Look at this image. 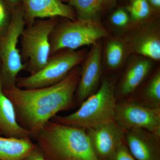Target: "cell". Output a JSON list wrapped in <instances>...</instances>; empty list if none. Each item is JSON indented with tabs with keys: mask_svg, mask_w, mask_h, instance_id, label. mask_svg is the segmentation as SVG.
<instances>
[{
	"mask_svg": "<svg viewBox=\"0 0 160 160\" xmlns=\"http://www.w3.org/2000/svg\"><path fill=\"white\" fill-rule=\"evenodd\" d=\"M80 71L77 66L59 82L46 87L24 89L15 86L3 89L14 105L19 124L30 132L32 138L58 112L73 106Z\"/></svg>",
	"mask_w": 160,
	"mask_h": 160,
	"instance_id": "cell-1",
	"label": "cell"
},
{
	"mask_svg": "<svg viewBox=\"0 0 160 160\" xmlns=\"http://www.w3.org/2000/svg\"><path fill=\"white\" fill-rule=\"evenodd\" d=\"M34 139L46 160H100L85 129L50 120Z\"/></svg>",
	"mask_w": 160,
	"mask_h": 160,
	"instance_id": "cell-2",
	"label": "cell"
},
{
	"mask_svg": "<svg viewBox=\"0 0 160 160\" xmlns=\"http://www.w3.org/2000/svg\"><path fill=\"white\" fill-rule=\"evenodd\" d=\"M115 83L104 78L98 90L83 101L76 111L65 116L56 115L51 120L85 129L113 121L117 103Z\"/></svg>",
	"mask_w": 160,
	"mask_h": 160,
	"instance_id": "cell-3",
	"label": "cell"
},
{
	"mask_svg": "<svg viewBox=\"0 0 160 160\" xmlns=\"http://www.w3.org/2000/svg\"><path fill=\"white\" fill-rule=\"evenodd\" d=\"M109 34L98 21L76 19L58 22L49 38L50 56L60 50H75L82 46L94 45Z\"/></svg>",
	"mask_w": 160,
	"mask_h": 160,
	"instance_id": "cell-4",
	"label": "cell"
},
{
	"mask_svg": "<svg viewBox=\"0 0 160 160\" xmlns=\"http://www.w3.org/2000/svg\"><path fill=\"white\" fill-rule=\"evenodd\" d=\"M58 18L38 19L25 26L20 36L21 53L25 70L29 75L37 72L50 56L49 38Z\"/></svg>",
	"mask_w": 160,
	"mask_h": 160,
	"instance_id": "cell-5",
	"label": "cell"
},
{
	"mask_svg": "<svg viewBox=\"0 0 160 160\" xmlns=\"http://www.w3.org/2000/svg\"><path fill=\"white\" fill-rule=\"evenodd\" d=\"M25 26L23 9L20 4L13 9L9 28L0 37V78L3 89L16 86L19 73L25 70L18 46Z\"/></svg>",
	"mask_w": 160,
	"mask_h": 160,
	"instance_id": "cell-6",
	"label": "cell"
},
{
	"mask_svg": "<svg viewBox=\"0 0 160 160\" xmlns=\"http://www.w3.org/2000/svg\"><path fill=\"white\" fill-rule=\"evenodd\" d=\"M84 50H60L52 55L45 66L37 72L18 77L16 86L24 89H36L52 86L63 79L86 58Z\"/></svg>",
	"mask_w": 160,
	"mask_h": 160,
	"instance_id": "cell-7",
	"label": "cell"
},
{
	"mask_svg": "<svg viewBox=\"0 0 160 160\" xmlns=\"http://www.w3.org/2000/svg\"><path fill=\"white\" fill-rule=\"evenodd\" d=\"M114 120L126 130L144 129L160 136V108L123 100L117 103Z\"/></svg>",
	"mask_w": 160,
	"mask_h": 160,
	"instance_id": "cell-8",
	"label": "cell"
},
{
	"mask_svg": "<svg viewBox=\"0 0 160 160\" xmlns=\"http://www.w3.org/2000/svg\"><path fill=\"white\" fill-rule=\"evenodd\" d=\"M93 150L100 160H107L125 141L126 130L115 120L86 129Z\"/></svg>",
	"mask_w": 160,
	"mask_h": 160,
	"instance_id": "cell-9",
	"label": "cell"
},
{
	"mask_svg": "<svg viewBox=\"0 0 160 160\" xmlns=\"http://www.w3.org/2000/svg\"><path fill=\"white\" fill-rule=\"evenodd\" d=\"M102 47L98 42L92 47L82 62L76 92L78 102L81 104L97 88L102 74Z\"/></svg>",
	"mask_w": 160,
	"mask_h": 160,
	"instance_id": "cell-10",
	"label": "cell"
},
{
	"mask_svg": "<svg viewBox=\"0 0 160 160\" xmlns=\"http://www.w3.org/2000/svg\"><path fill=\"white\" fill-rule=\"evenodd\" d=\"M26 26L36 20L63 18L74 20L75 14L70 5L60 0H21Z\"/></svg>",
	"mask_w": 160,
	"mask_h": 160,
	"instance_id": "cell-11",
	"label": "cell"
},
{
	"mask_svg": "<svg viewBox=\"0 0 160 160\" xmlns=\"http://www.w3.org/2000/svg\"><path fill=\"white\" fill-rule=\"evenodd\" d=\"M125 142L137 160H160V136L144 129L126 130Z\"/></svg>",
	"mask_w": 160,
	"mask_h": 160,
	"instance_id": "cell-12",
	"label": "cell"
},
{
	"mask_svg": "<svg viewBox=\"0 0 160 160\" xmlns=\"http://www.w3.org/2000/svg\"><path fill=\"white\" fill-rule=\"evenodd\" d=\"M151 66V62L144 58L132 62L126 69L115 92L117 100L120 99L122 101L130 98L147 77Z\"/></svg>",
	"mask_w": 160,
	"mask_h": 160,
	"instance_id": "cell-13",
	"label": "cell"
},
{
	"mask_svg": "<svg viewBox=\"0 0 160 160\" xmlns=\"http://www.w3.org/2000/svg\"><path fill=\"white\" fill-rule=\"evenodd\" d=\"M0 132L6 137L32 138L30 132L20 126L14 105L3 91L0 78Z\"/></svg>",
	"mask_w": 160,
	"mask_h": 160,
	"instance_id": "cell-14",
	"label": "cell"
},
{
	"mask_svg": "<svg viewBox=\"0 0 160 160\" xmlns=\"http://www.w3.org/2000/svg\"><path fill=\"white\" fill-rule=\"evenodd\" d=\"M37 146L32 138H17L0 135V160H25Z\"/></svg>",
	"mask_w": 160,
	"mask_h": 160,
	"instance_id": "cell-15",
	"label": "cell"
},
{
	"mask_svg": "<svg viewBox=\"0 0 160 160\" xmlns=\"http://www.w3.org/2000/svg\"><path fill=\"white\" fill-rule=\"evenodd\" d=\"M112 0H69V5L76 9L78 19L98 21Z\"/></svg>",
	"mask_w": 160,
	"mask_h": 160,
	"instance_id": "cell-16",
	"label": "cell"
},
{
	"mask_svg": "<svg viewBox=\"0 0 160 160\" xmlns=\"http://www.w3.org/2000/svg\"><path fill=\"white\" fill-rule=\"evenodd\" d=\"M131 100L150 108H160V70L150 78L138 98Z\"/></svg>",
	"mask_w": 160,
	"mask_h": 160,
	"instance_id": "cell-17",
	"label": "cell"
},
{
	"mask_svg": "<svg viewBox=\"0 0 160 160\" xmlns=\"http://www.w3.org/2000/svg\"><path fill=\"white\" fill-rule=\"evenodd\" d=\"M134 49L139 54L151 59H160V39L155 33H146L136 40Z\"/></svg>",
	"mask_w": 160,
	"mask_h": 160,
	"instance_id": "cell-18",
	"label": "cell"
},
{
	"mask_svg": "<svg viewBox=\"0 0 160 160\" xmlns=\"http://www.w3.org/2000/svg\"><path fill=\"white\" fill-rule=\"evenodd\" d=\"M126 53V49L122 42L117 39L109 41L106 45V65L111 70L120 68L122 64Z\"/></svg>",
	"mask_w": 160,
	"mask_h": 160,
	"instance_id": "cell-19",
	"label": "cell"
},
{
	"mask_svg": "<svg viewBox=\"0 0 160 160\" xmlns=\"http://www.w3.org/2000/svg\"><path fill=\"white\" fill-rule=\"evenodd\" d=\"M132 18L135 21H141L148 17L150 9L147 0H132L129 7Z\"/></svg>",
	"mask_w": 160,
	"mask_h": 160,
	"instance_id": "cell-20",
	"label": "cell"
},
{
	"mask_svg": "<svg viewBox=\"0 0 160 160\" xmlns=\"http://www.w3.org/2000/svg\"><path fill=\"white\" fill-rule=\"evenodd\" d=\"M13 9L7 0H0V37L9 28L12 18Z\"/></svg>",
	"mask_w": 160,
	"mask_h": 160,
	"instance_id": "cell-21",
	"label": "cell"
},
{
	"mask_svg": "<svg viewBox=\"0 0 160 160\" xmlns=\"http://www.w3.org/2000/svg\"><path fill=\"white\" fill-rule=\"evenodd\" d=\"M107 160H137L129 152L125 141L120 144Z\"/></svg>",
	"mask_w": 160,
	"mask_h": 160,
	"instance_id": "cell-22",
	"label": "cell"
},
{
	"mask_svg": "<svg viewBox=\"0 0 160 160\" xmlns=\"http://www.w3.org/2000/svg\"><path fill=\"white\" fill-rule=\"evenodd\" d=\"M112 23L118 27L126 26L129 22V16L127 13L122 9L115 12L111 17Z\"/></svg>",
	"mask_w": 160,
	"mask_h": 160,
	"instance_id": "cell-23",
	"label": "cell"
},
{
	"mask_svg": "<svg viewBox=\"0 0 160 160\" xmlns=\"http://www.w3.org/2000/svg\"><path fill=\"white\" fill-rule=\"evenodd\" d=\"M25 160H46L38 146L30 152Z\"/></svg>",
	"mask_w": 160,
	"mask_h": 160,
	"instance_id": "cell-24",
	"label": "cell"
},
{
	"mask_svg": "<svg viewBox=\"0 0 160 160\" xmlns=\"http://www.w3.org/2000/svg\"><path fill=\"white\" fill-rule=\"evenodd\" d=\"M20 1L21 0H7L12 9H14L16 7L20 5Z\"/></svg>",
	"mask_w": 160,
	"mask_h": 160,
	"instance_id": "cell-25",
	"label": "cell"
},
{
	"mask_svg": "<svg viewBox=\"0 0 160 160\" xmlns=\"http://www.w3.org/2000/svg\"><path fill=\"white\" fill-rule=\"evenodd\" d=\"M149 2L151 3L152 6L157 8L160 7V0H149Z\"/></svg>",
	"mask_w": 160,
	"mask_h": 160,
	"instance_id": "cell-26",
	"label": "cell"
},
{
	"mask_svg": "<svg viewBox=\"0 0 160 160\" xmlns=\"http://www.w3.org/2000/svg\"><path fill=\"white\" fill-rule=\"evenodd\" d=\"M60 1H62V2H69V0H60Z\"/></svg>",
	"mask_w": 160,
	"mask_h": 160,
	"instance_id": "cell-27",
	"label": "cell"
},
{
	"mask_svg": "<svg viewBox=\"0 0 160 160\" xmlns=\"http://www.w3.org/2000/svg\"><path fill=\"white\" fill-rule=\"evenodd\" d=\"M1 62H0V70H1Z\"/></svg>",
	"mask_w": 160,
	"mask_h": 160,
	"instance_id": "cell-28",
	"label": "cell"
},
{
	"mask_svg": "<svg viewBox=\"0 0 160 160\" xmlns=\"http://www.w3.org/2000/svg\"><path fill=\"white\" fill-rule=\"evenodd\" d=\"M2 135V133H1V132H0V135Z\"/></svg>",
	"mask_w": 160,
	"mask_h": 160,
	"instance_id": "cell-29",
	"label": "cell"
}]
</instances>
